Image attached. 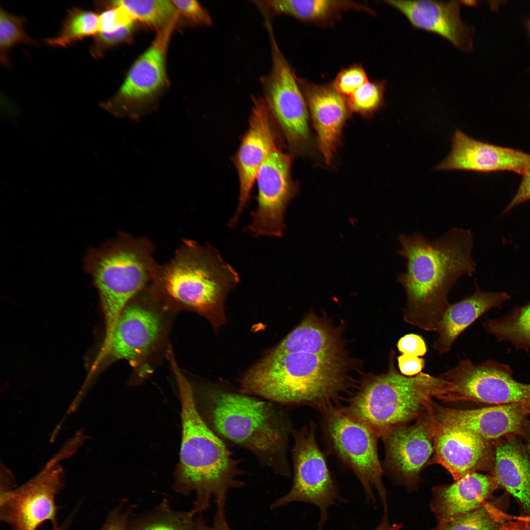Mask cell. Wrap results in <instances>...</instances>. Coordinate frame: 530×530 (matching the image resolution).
I'll return each instance as SVG.
<instances>
[{
	"mask_svg": "<svg viewBox=\"0 0 530 530\" xmlns=\"http://www.w3.org/2000/svg\"><path fill=\"white\" fill-rule=\"evenodd\" d=\"M398 238L401 247L397 253L406 260V271L397 277L406 294L403 319L424 330L437 331L450 290L461 277L476 271L473 234L455 227L432 240L418 233L400 234Z\"/></svg>",
	"mask_w": 530,
	"mask_h": 530,
	"instance_id": "obj_1",
	"label": "cell"
},
{
	"mask_svg": "<svg viewBox=\"0 0 530 530\" xmlns=\"http://www.w3.org/2000/svg\"><path fill=\"white\" fill-rule=\"evenodd\" d=\"M344 349L323 352H277L272 350L249 369L242 393L288 405L318 410L337 402L353 385Z\"/></svg>",
	"mask_w": 530,
	"mask_h": 530,
	"instance_id": "obj_2",
	"label": "cell"
},
{
	"mask_svg": "<svg viewBox=\"0 0 530 530\" xmlns=\"http://www.w3.org/2000/svg\"><path fill=\"white\" fill-rule=\"evenodd\" d=\"M174 372L180 397L182 426L179 487L195 493L192 510L195 514L208 509L212 499L217 509H225L228 491L243 485L238 479L243 473L240 461L234 457L201 416L192 388L179 369L175 368Z\"/></svg>",
	"mask_w": 530,
	"mask_h": 530,
	"instance_id": "obj_3",
	"label": "cell"
},
{
	"mask_svg": "<svg viewBox=\"0 0 530 530\" xmlns=\"http://www.w3.org/2000/svg\"><path fill=\"white\" fill-rule=\"evenodd\" d=\"M239 280L215 247L185 239L168 263L158 264L150 287L155 294L203 315L217 330L226 322V296Z\"/></svg>",
	"mask_w": 530,
	"mask_h": 530,
	"instance_id": "obj_4",
	"label": "cell"
},
{
	"mask_svg": "<svg viewBox=\"0 0 530 530\" xmlns=\"http://www.w3.org/2000/svg\"><path fill=\"white\" fill-rule=\"evenodd\" d=\"M206 400L215 432L250 450L275 473L290 475L287 452L292 429L286 414L270 402L246 394L213 393Z\"/></svg>",
	"mask_w": 530,
	"mask_h": 530,
	"instance_id": "obj_5",
	"label": "cell"
},
{
	"mask_svg": "<svg viewBox=\"0 0 530 530\" xmlns=\"http://www.w3.org/2000/svg\"><path fill=\"white\" fill-rule=\"evenodd\" d=\"M154 247L146 237L122 232L86 254L84 268L92 277L105 318V348L123 310L153 280L159 264L154 258Z\"/></svg>",
	"mask_w": 530,
	"mask_h": 530,
	"instance_id": "obj_6",
	"label": "cell"
},
{
	"mask_svg": "<svg viewBox=\"0 0 530 530\" xmlns=\"http://www.w3.org/2000/svg\"><path fill=\"white\" fill-rule=\"evenodd\" d=\"M392 351L385 373L369 374L362 379L345 404L338 408L362 422L380 438L395 426L417 419L436 397L443 380L421 372L414 376L402 375L395 366Z\"/></svg>",
	"mask_w": 530,
	"mask_h": 530,
	"instance_id": "obj_7",
	"label": "cell"
},
{
	"mask_svg": "<svg viewBox=\"0 0 530 530\" xmlns=\"http://www.w3.org/2000/svg\"><path fill=\"white\" fill-rule=\"evenodd\" d=\"M318 411L323 436L329 451L354 473L369 501H373V491L377 492L386 511V491L378 454V435L333 403L326 404Z\"/></svg>",
	"mask_w": 530,
	"mask_h": 530,
	"instance_id": "obj_8",
	"label": "cell"
},
{
	"mask_svg": "<svg viewBox=\"0 0 530 530\" xmlns=\"http://www.w3.org/2000/svg\"><path fill=\"white\" fill-rule=\"evenodd\" d=\"M507 364L489 359L474 364L469 359L440 374L443 383L436 398L446 402L520 404L530 406V384L513 377Z\"/></svg>",
	"mask_w": 530,
	"mask_h": 530,
	"instance_id": "obj_9",
	"label": "cell"
},
{
	"mask_svg": "<svg viewBox=\"0 0 530 530\" xmlns=\"http://www.w3.org/2000/svg\"><path fill=\"white\" fill-rule=\"evenodd\" d=\"M175 21L157 35L148 49L134 62L117 93L100 104L119 118L138 119L156 106L167 86L166 57Z\"/></svg>",
	"mask_w": 530,
	"mask_h": 530,
	"instance_id": "obj_10",
	"label": "cell"
},
{
	"mask_svg": "<svg viewBox=\"0 0 530 530\" xmlns=\"http://www.w3.org/2000/svg\"><path fill=\"white\" fill-rule=\"evenodd\" d=\"M317 425L313 421L298 430H292L293 480L286 495L276 499L271 508L276 509L294 502L312 504L320 511L319 527L327 518V509L338 498L337 488L326 458L316 439Z\"/></svg>",
	"mask_w": 530,
	"mask_h": 530,
	"instance_id": "obj_11",
	"label": "cell"
},
{
	"mask_svg": "<svg viewBox=\"0 0 530 530\" xmlns=\"http://www.w3.org/2000/svg\"><path fill=\"white\" fill-rule=\"evenodd\" d=\"M271 53L269 73L262 78L263 98L274 122L292 147L299 148L309 136L304 98L292 68L281 52L271 28L268 29Z\"/></svg>",
	"mask_w": 530,
	"mask_h": 530,
	"instance_id": "obj_12",
	"label": "cell"
},
{
	"mask_svg": "<svg viewBox=\"0 0 530 530\" xmlns=\"http://www.w3.org/2000/svg\"><path fill=\"white\" fill-rule=\"evenodd\" d=\"M64 484L63 471L52 460L38 475L15 489L0 492V518L11 530H37L44 522L58 530L56 496Z\"/></svg>",
	"mask_w": 530,
	"mask_h": 530,
	"instance_id": "obj_13",
	"label": "cell"
},
{
	"mask_svg": "<svg viewBox=\"0 0 530 530\" xmlns=\"http://www.w3.org/2000/svg\"><path fill=\"white\" fill-rule=\"evenodd\" d=\"M291 167L290 156L277 145L260 167L255 180L257 206L250 213L252 220L246 228L255 237L283 236L285 213L295 194Z\"/></svg>",
	"mask_w": 530,
	"mask_h": 530,
	"instance_id": "obj_14",
	"label": "cell"
},
{
	"mask_svg": "<svg viewBox=\"0 0 530 530\" xmlns=\"http://www.w3.org/2000/svg\"><path fill=\"white\" fill-rule=\"evenodd\" d=\"M412 422L393 427L380 437L385 452L383 471L408 487L418 483L421 472L433 453L436 423L429 405Z\"/></svg>",
	"mask_w": 530,
	"mask_h": 530,
	"instance_id": "obj_15",
	"label": "cell"
},
{
	"mask_svg": "<svg viewBox=\"0 0 530 530\" xmlns=\"http://www.w3.org/2000/svg\"><path fill=\"white\" fill-rule=\"evenodd\" d=\"M252 106L246 132L234 157L239 181L238 206L229 225L233 227L247 207L257 173L277 144L274 122L263 97L251 98Z\"/></svg>",
	"mask_w": 530,
	"mask_h": 530,
	"instance_id": "obj_16",
	"label": "cell"
},
{
	"mask_svg": "<svg viewBox=\"0 0 530 530\" xmlns=\"http://www.w3.org/2000/svg\"><path fill=\"white\" fill-rule=\"evenodd\" d=\"M435 423L434 451L429 464L443 466L454 481L473 472L492 473L494 442L464 428L441 424L436 420Z\"/></svg>",
	"mask_w": 530,
	"mask_h": 530,
	"instance_id": "obj_17",
	"label": "cell"
},
{
	"mask_svg": "<svg viewBox=\"0 0 530 530\" xmlns=\"http://www.w3.org/2000/svg\"><path fill=\"white\" fill-rule=\"evenodd\" d=\"M429 408L437 422L467 429L492 442L511 435L519 436L530 415V406L520 404L460 409L432 400Z\"/></svg>",
	"mask_w": 530,
	"mask_h": 530,
	"instance_id": "obj_18",
	"label": "cell"
},
{
	"mask_svg": "<svg viewBox=\"0 0 530 530\" xmlns=\"http://www.w3.org/2000/svg\"><path fill=\"white\" fill-rule=\"evenodd\" d=\"M530 166V155L477 140L456 130L452 148L438 164V170H459L479 172L511 171L522 175Z\"/></svg>",
	"mask_w": 530,
	"mask_h": 530,
	"instance_id": "obj_19",
	"label": "cell"
},
{
	"mask_svg": "<svg viewBox=\"0 0 530 530\" xmlns=\"http://www.w3.org/2000/svg\"><path fill=\"white\" fill-rule=\"evenodd\" d=\"M415 28L436 33L464 52L473 47V28L462 20L456 0H386Z\"/></svg>",
	"mask_w": 530,
	"mask_h": 530,
	"instance_id": "obj_20",
	"label": "cell"
},
{
	"mask_svg": "<svg viewBox=\"0 0 530 530\" xmlns=\"http://www.w3.org/2000/svg\"><path fill=\"white\" fill-rule=\"evenodd\" d=\"M161 327L159 316L149 307L129 303L117 320L105 357L137 362L157 342Z\"/></svg>",
	"mask_w": 530,
	"mask_h": 530,
	"instance_id": "obj_21",
	"label": "cell"
},
{
	"mask_svg": "<svg viewBox=\"0 0 530 530\" xmlns=\"http://www.w3.org/2000/svg\"><path fill=\"white\" fill-rule=\"evenodd\" d=\"M499 487L494 477L478 472L469 474L451 484L435 487L430 507L437 526L479 508Z\"/></svg>",
	"mask_w": 530,
	"mask_h": 530,
	"instance_id": "obj_22",
	"label": "cell"
},
{
	"mask_svg": "<svg viewBox=\"0 0 530 530\" xmlns=\"http://www.w3.org/2000/svg\"><path fill=\"white\" fill-rule=\"evenodd\" d=\"M492 476L530 515V455L518 435L494 441Z\"/></svg>",
	"mask_w": 530,
	"mask_h": 530,
	"instance_id": "obj_23",
	"label": "cell"
},
{
	"mask_svg": "<svg viewBox=\"0 0 530 530\" xmlns=\"http://www.w3.org/2000/svg\"><path fill=\"white\" fill-rule=\"evenodd\" d=\"M511 298L506 292H476L461 300L449 304L439 324L433 347L440 354L449 352L457 337L481 316L500 308Z\"/></svg>",
	"mask_w": 530,
	"mask_h": 530,
	"instance_id": "obj_24",
	"label": "cell"
},
{
	"mask_svg": "<svg viewBox=\"0 0 530 530\" xmlns=\"http://www.w3.org/2000/svg\"><path fill=\"white\" fill-rule=\"evenodd\" d=\"M306 94L318 134L319 149L330 163L347 114L342 94L334 87L306 86Z\"/></svg>",
	"mask_w": 530,
	"mask_h": 530,
	"instance_id": "obj_25",
	"label": "cell"
},
{
	"mask_svg": "<svg viewBox=\"0 0 530 530\" xmlns=\"http://www.w3.org/2000/svg\"><path fill=\"white\" fill-rule=\"evenodd\" d=\"M343 348L341 333L338 330L324 318L310 314L272 350L323 352Z\"/></svg>",
	"mask_w": 530,
	"mask_h": 530,
	"instance_id": "obj_26",
	"label": "cell"
},
{
	"mask_svg": "<svg viewBox=\"0 0 530 530\" xmlns=\"http://www.w3.org/2000/svg\"><path fill=\"white\" fill-rule=\"evenodd\" d=\"M488 333L500 342L511 343L517 350L530 349V302L513 308L499 318L487 319L483 323Z\"/></svg>",
	"mask_w": 530,
	"mask_h": 530,
	"instance_id": "obj_27",
	"label": "cell"
},
{
	"mask_svg": "<svg viewBox=\"0 0 530 530\" xmlns=\"http://www.w3.org/2000/svg\"><path fill=\"white\" fill-rule=\"evenodd\" d=\"M265 8L277 14H286L305 21L326 19L346 8L358 6L349 1L331 0H267Z\"/></svg>",
	"mask_w": 530,
	"mask_h": 530,
	"instance_id": "obj_28",
	"label": "cell"
},
{
	"mask_svg": "<svg viewBox=\"0 0 530 530\" xmlns=\"http://www.w3.org/2000/svg\"><path fill=\"white\" fill-rule=\"evenodd\" d=\"M108 7L120 6L133 20L160 31L178 21L179 13L171 0H120L109 2Z\"/></svg>",
	"mask_w": 530,
	"mask_h": 530,
	"instance_id": "obj_29",
	"label": "cell"
},
{
	"mask_svg": "<svg viewBox=\"0 0 530 530\" xmlns=\"http://www.w3.org/2000/svg\"><path fill=\"white\" fill-rule=\"evenodd\" d=\"M99 15L78 7L70 9L62 27L55 37L43 40L48 46L54 48H67L75 43L99 31Z\"/></svg>",
	"mask_w": 530,
	"mask_h": 530,
	"instance_id": "obj_30",
	"label": "cell"
},
{
	"mask_svg": "<svg viewBox=\"0 0 530 530\" xmlns=\"http://www.w3.org/2000/svg\"><path fill=\"white\" fill-rule=\"evenodd\" d=\"M195 513L171 510L166 502L150 514L137 520L129 530H198Z\"/></svg>",
	"mask_w": 530,
	"mask_h": 530,
	"instance_id": "obj_31",
	"label": "cell"
},
{
	"mask_svg": "<svg viewBox=\"0 0 530 530\" xmlns=\"http://www.w3.org/2000/svg\"><path fill=\"white\" fill-rule=\"evenodd\" d=\"M26 19L23 16L14 15L0 8V63L9 68L11 62L9 57L11 49L19 44L39 47V43L29 36L25 30Z\"/></svg>",
	"mask_w": 530,
	"mask_h": 530,
	"instance_id": "obj_32",
	"label": "cell"
},
{
	"mask_svg": "<svg viewBox=\"0 0 530 530\" xmlns=\"http://www.w3.org/2000/svg\"><path fill=\"white\" fill-rule=\"evenodd\" d=\"M504 523L497 509L486 502L472 511L437 526L436 530H498Z\"/></svg>",
	"mask_w": 530,
	"mask_h": 530,
	"instance_id": "obj_33",
	"label": "cell"
},
{
	"mask_svg": "<svg viewBox=\"0 0 530 530\" xmlns=\"http://www.w3.org/2000/svg\"><path fill=\"white\" fill-rule=\"evenodd\" d=\"M384 90L381 83L366 82L350 96V108L363 113L376 109L382 102Z\"/></svg>",
	"mask_w": 530,
	"mask_h": 530,
	"instance_id": "obj_34",
	"label": "cell"
},
{
	"mask_svg": "<svg viewBox=\"0 0 530 530\" xmlns=\"http://www.w3.org/2000/svg\"><path fill=\"white\" fill-rule=\"evenodd\" d=\"M134 23L110 33L98 32L93 37L89 52L95 58L102 57L106 50L129 39L134 27Z\"/></svg>",
	"mask_w": 530,
	"mask_h": 530,
	"instance_id": "obj_35",
	"label": "cell"
},
{
	"mask_svg": "<svg viewBox=\"0 0 530 530\" xmlns=\"http://www.w3.org/2000/svg\"><path fill=\"white\" fill-rule=\"evenodd\" d=\"M367 82L368 78L364 70L360 66H353L338 74L333 87L341 94L350 96Z\"/></svg>",
	"mask_w": 530,
	"mask_h": 530,
	"instance_id": "obj_36",
	"label": "cell"
},
{
	"mask_svg": "<svg viewBox=\"0 0 530 530\" xmlns=\"http://www.w3.org/2000/svg\"><path fill=\"white\" fill-rule=\"evenodd\" d=\"M134 21L130 14L122 6H113L99 15V32L112 33Z\"/></svg>",
	"mask_w": 530,
	"mask_h": 530,
	"instance_id": "obj_37",
	"label": "cell"
},
{
	"mask_svg": "<svg viewBox=\"0 0 530 530\" xmlns=\"http://www.w3.org/2000/svg\"><path fill=\"white\" fill-rule=\"evenodd\" d=\"M178 13L192 23L203 26L212 24V18L199 2L194 0H171Z\"/></svg>",
	"mask_w": 530,
	"mask_h": 530,
	"instance_id": "obj_38",
	"label": "cell"
},
{
	"mask_svg": "<svg viewBox=\"0 0 530 530\" xmlns=\"http://www.w3.org/2000/svg\"><path fill=\"white\" fill-rule=\"evenodd\" d=\"M397 347L402 354L416 357L423 356L427 351L424 339L415 334H408L401 337L397 343Z\"/></svg>",
	"mask_w": 530,
	"mask_h": 530,
	"instance_id": "obj_39",
	"label": "cell"
},
{
	"mask_svg": "<svg viewBox=\"0 0 530 530\" xmlns=\"http://www.w3.org/2000/svg\"><path fill=\"white\" fill-rule=\"evenodd\" d=\"M400 372L407 376H414L422 372L425 360L422 358L402 354L397 358Z\"/></svg>",
	"mask_w": 530,
	"mask_h": 530,
	"instance_id": "obj_40",
	"label": "cell"
},
{
	"mask_svg": "<svg viewBox=\"0 0 530 530\" xmlns=\"http://www.w3.org/2000/svg\"><path fill=\"white\" fill-rule=\"evenodd\" d=\"M522 176V181L516 194L502 212V215L507 213L517 205L530 199V166Z\"/></svg>",
	"mask_w": 530,
	"mask_h": 530,
	"instance_id": "obj_41",
	"label": "cell"
},
{
	"mask_svg": "<svg viewBox=\"0 0 530 530\" xmlns=\"http://www.w3.org/2000/svg\"><path fill=\"white\" fill-rule=\"evenodd\" d=\"M129 513L118 506L112 510L99 530H129Z\"/></svg>",
	"mask_w": 530,
	"mask_h": 530,
	"instance_id": "obj_42",
	"label": "cell"
},
{
	"mask_svg": "<svg viewBox=\"0 0 530 530\" xmlns=\"http://www.w3.org/2000/svg\"><path fill=\"white\" fill-rule=\"evenodd\" d=\"M197 522L198 530H231L225 518V510L217 509L212 526L207 525L201 517Z\"/></svg>",
	"mask_w": 530,
	"mask_h": 530,
	"instance_id": "obj_43",
	"label": "cell"
},
{
	"mask_svg": "<svg viewBox=\"0 0 530 530\" xmlns=\"http://www.w3.org/2000/svg\"><path fill=\"white\" fill-rule=\"evenodd\" d=\"M498 530H530V524L523 521L504 523Z\"/></svg>",
	"mask_w": 530,
	"mask_h": 530,
	"instance_id": "obj_44",
	"label": "cell"
},
{
	"mask_svg": "<svg viewBox=\"0 0 530 530\" xmlns=\"http://www.w3.org/2000/svg\"><path fill=\"white\" fill-rule=\"evenodd\" d=\"M524 442L530 455V420H528L525 424L522 431L519 436Z\"/></svg>",
	"mask_w": 530,
	"mask_h": 530,
	"instance_id": "obj_45",
	"label": "cell"
},
{
	"mask_svg": "<svg viewBox=\"0 0 530 530\" xmlns=\"http://www.w3.org/2000/svg\"><path fill=\"white\" fill-rule=\"evenodd\" d=\"M74 517L73 514H69L65 521L60 525L58 530H69Z\"/></svg>",
	"mask_w": 530,
	"mask_h": 530,
	"instance_id": "obj_46",
	"label": "cell"
},
{
	"mask_svg": "<svg viewBox=\"0 0 530 530\" xmlns=\"http://www.w3.org/2000/svg\"><path fill=\"white\" fill-rule=\"evenodd\" d=\"M402 526L400 524H395L392 527H387L383 525L379 528L378 530H402Z\"/></svg>",
	"mask_w": 530,
	"mask_h": 530,
	"instance_id": "obj_47",
	"label": "cell"
},
{
	"mask_svg": "<svg viewBox=\"0 0 530 530\" xmlns=\"http://www.w3.org/2000/svg\"><path fill=\"white\" fill-rule=\"evenodd\" d=\"M525 25H526V27H527V29H528V30L529 31V35H530V18H529V19H527L525 21Z\"/></svg>",
	"mask_w": 530,
	"mask_h": 530,
	"instance_id": "obj_48",
	"label": "cell"
}]
</instances>
